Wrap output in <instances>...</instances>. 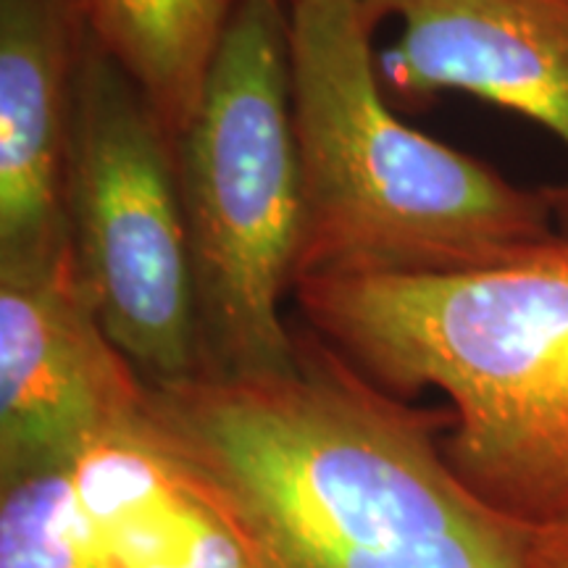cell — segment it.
<instances>
[{"label":"cell","instance_id":"obj_8","mask_svg":"<svg viewBox=\"0 0 568 568\" xmlns=\"http://www.w3.org/2000/svg\"><path fill=\"white\" fill-rule=\"evenodd\" d=\"M88 32L82 0H0V264L69 245L63 174Z\"/></svg>","mask_w":568,"mask_h":568},{"label":"cell","instance_id":"obj_10","mask_svg":"<svg viewBox=\"0 0 568 568\" xmlns=\"http://www.w3.org/2000/svg\"><path fill=\"white\" fill-rule=\"evenodd\" d=\"M88 27L176 138L243 0H82Z\"/></svg>","mask_w":568,"mask_h":568},{"label":"cell","instance_id":"obj_1","mask_svg":"<svg viewBox=\"0 0 568 568\" xmlns=\"http://www.w3.org/2000/svg\"><path fill=\"white\" fill-rule=\"evenodd\" d=\"M282 374L148 385L140 429L253 568H529L531 529L456 477L447 406L387 393L301 316Z\"/></svg>","mask_w":568,"mask_h":568},{"label":"cell","instance_id":"obj_4","mask_svg":"<svg viewBox=\"0 0 568 568\" xmlns=\"http://www.w3.org/2000/svg\"><path fill=\"white\" fill-rule=\"evenodd\" d=\"M193 264L203 376L295 366L293 297L301 166L290 88L287 0H243L201 101L174 138Z\"/></svg>","mask_w":568,"mask_h":568},{"label":"cell","instance_id":"obj_6","mask_svg":"<svg viewBox=\"0 0 568 568\" xmlns=\"http://www.w3.org/2000/svg\"><path fill=\"white\" fill-rule=\"evenodd\" d=\"M148 382L77 280L69 245L0 264V485L71 468L103 439L134 432Z\"/></svg>","mask_w":568,"mask_h":568},{"label":"cell","instance_id":"obj_9","mask_svg":"<svg viewBox=\"0 0 568 568\" xmlns=\"http://www.w3.org/2000/svg\"><path fill=\"white\" fill-rule=\"evenodd\" d=\"M69 471L116 568H253L237 535L140 426L92 445Z\"/></svg>","mask_w":568,"mask_h":568},{"label":"cell","instance_id":"obj_11","mask_svg":"<svg viewBox=\"0 0 568 568\" xmlns=\"http://www.w3.org/2000/svg\"><path fill=\"white\" fill-rule=\"evenodd\" d=\"M0 568H116L69 468L0 485Z\"/></svg>","mask_w":568,"mask_h":568},{"label":"cell","instance_id":"obj_3","mask_svg":"<svg viewBox=\"0 0 568 568\" xmlns=\"http://www.w3.org/2000/svg\"><path fill=\"white\" fill-rule=\"evenodd\" d=\"M287 6L303 205L295 284L474 272L556 237L550 187L514 184L397 119L361 0Z\"/></svg>","mask_w":568,"mask_h":568},{"label":"cell","instance_id":"obj_7","mask_svg":"<svg viewBox=\"0 0 568 568\" xmlns=\"http://www.w3.org/2000/svg\"><path fill=\"white\" fill-rule=\"evenodd\" d=\"M372 27L400 24L376 77L395 111H424L468 92L556 134L568 151V0H361ZM568 237V176L552 184Z\"/></svg>","mask_w":568,"mask_h":568},{"label":"cell","instance_id":"obj_5","mask_svg":"<svg viewBox=\"0 0 568 568\" xmlns=\"http://www.w3.org/2000/svg\"><path fill=\"white\" fill-rule=\"evenodd\" d=\"M63 224L98 322L142 379L203 376L174 138L92 32L77 74Z\"/></svg>","mask_w":568,"mask_h":568},{"label":"cell","instance_id":"obj_12","mask_svg":"<svg viewBox=\"0 0 568 568\" xmlns=\"http://www.w3.org/2000/svg\"><path fill=\"white\" fill-rule=\"evenodd\" d=\"M529 568H568V516L531 529Z\"/></svg>","mask_w":568,"mask_h":568},{"label":"cell","instance_id":"obj_2","mask_svg":"<svg viewBox=\"0 0 568 568\" xmlns=\"http://www.w3.org/2000/svg\"><path fill=\"white\" fill-rule=\"evenodd\" d=\"M297 316L387 393L437 389L456 477L524 527L568 516V237L435 276L305 280Z\"/></svg>","mask_w":568,"mask_h":568},{"label":"cell","instance_id":"obj_13","mask_svg":"<svg viewBox=\"0 0 568 568\" xmlns=\"http://www.w3.org/2000/svg\"><path fill=\"white\" fill-rule=\"evenodd\" d=\"M287 3H290V0H287Z\"/></svg>","mask_w":568,"mask_h":568}]
</instances>
